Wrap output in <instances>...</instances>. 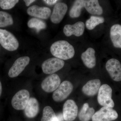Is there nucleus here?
<instances>
[{"label":"nucleus","mask_w":121,"mask_h":121,"mask_svg":"<svg viewBox=\"0 0 121 121\" xmlns=\"http://www.w3.org/2000/svg\"><path fill=\"white\" fill-rule=\"evenodd\" d=\"M112 90L107 84L102 85L99 88L97 97L98 102L100 105L113 108L114 103L112 99Z\"/></svg>","instance_id":"nucleus-3"},{"label":"nucleus","mask_w":121,"mask_h":121,"mask_svg":"<svg viewBox=\"0 0 121 121\" xmlns=\"http://www.w3.org/2000/svg\"><path fill=\"white\" fill-rule=\"evenodd\" d=\"M19 1L18 0H0V7L3 9H11Z\"/></svg>","instance_id":"nucleus-26"},{"label":"nucleus","mask_w":121,"mask_h":121,"mask_svg":"<svg viewBox=\"0 0 121 121\" xmlns=\"http://www.w3.org/2000/svg\"><path fill=\"white\" fill-rule=\"evenodd\" d=\"M41 121H59L52 108L50 106H47L44 108Z\"/></svg>","instance_id":"nucleus-22"},{"label":"nucleus","mask_w":121,"mask_h":121,"mask_svg":"<svg viewBox=\"0 0 121 121\" xmlns=\"http://www.w3.org/2000/svg\"><path fill=\"white\" fill-rule=\"evenodd\" d=\"M95 112L94 109L93 107H90L88 103H84L79 113V118L81 121H90Z\"/></svg>","instance_id":"nucleus-20"},{"label":"nucleus","mask_w":121,"mask_h":121,"mask_svg":"<svg viewBox=\"0 0 121 121\" xmlns=\"http://www.w3.org/2000/svg\"><path fill=\"white\" fill-rule=\"evenodd\" d=\"M64 65L65 62L63 60L55 57L45 60L42 64L41 67L44 73L52 74L62 69Z\"/></svg>","instance_id":"nucleus-7"},{"label":"nucleus","mask_w":121,"mask_h":121,"mask_svg":"<svg viewBox=\"0 0 121 121\" xmlns=\"http://www.w3.org/2000/svg\"><path fill=\"white\" fill-rule=\"evenodd\" d=\"M2 91V84H1V82L0 81V97L1 95Z\"/></svg>","instance_id":"nucleus-30"},{"label":"nucleus","mask_w":121,"mask_h":121,"mask_svg":"<svg viewBox=\"0 0 121 121\" xmlns=\"http://www.w3.org/2000/svg\"><path fill=\"white\" fill-rule=\"evenodd\" d=\"M84 7L89 13L92 15H101L103 13V9L98 0H84Z\"/></svg>","instance_id":"nucleus-19"},{"label":"nucleus","mask_w":121,"mask_h":121,"mask_svg":"<svg viewBox=\"0 0 121 121\" xmlns=\"http://www.w3.org/2000/svg\"><path fill=\"white\" fill-rule=\"evenodd\" d=\"M30 59L28 56L20 57L17 59L9 71V76L11 78L17 77L28 65Z\"/></svg>","instance_id":"nucleus-10"},{"label":"nucleus","mask_w":121,"mask_h":121,"mask_svg":"<svg viewBox=\"0 0 121 121\" xmlns=\"http://www.w3.org/2000/svg\"><path fill=\"white\" fill-rule=\"evenodd\" d=\"M105 21L104 17L91 16L86 22V28L89 30H93L99 24L104 23Z\"/></svg>","instance_id":"nucleus-24"},{"label":"nucleus","mask_w":121,"mask_h":121,"mask_svg":"<svg viewBox=\"0 0 121 121\" xmlns=\"http://www.w3.org/2000/svg\"><path fill=\"white\" fill-rule=\"evenodd\" d=\"M84 0H76L74 2L69 11V15L71 18H78L80 17L83 8L84 7Z\"/></svg>","instance_id":"nucleus-21"},{"label":"nucleus","mask_w":121,"mask_h":121,"mask_svg":"<svg viewBox=\"0 0 121 121\" xmlns=\"http://www.w3.org/2000/svg\"><path fill=\"white\" fill-rule=\"evenodd\" d=\"M67 10V5L65 3L60 2L56 4L51 16V22L54 24L60 23L66 15Z\"/></svg>","instance_id":"nucleus-13"},{"label":"nucleus","mask_w":121,"mask_h":121,"mask_svg":"<svg viewBox=\"0 0 121 121\" xmlns=\"http://www.w3.org/2000/svg\"><path fill=\"white\" fill-rule=\"evenodd\" d=\"M106 68L111 78L115 82L121 81V64L119 60L114 58L108 60Z\"/></svg>","instance_id":"nucleus-8"},{"label":"nucleus","mask_w":121,"mask_h":121,"mask_svg":"<svg viewBox=\"0 0 121 121\" xmlns=\"http://www.w3.org/2000/svg\"><path fill=\"white\" fill-rule=\"evenodd\" d=\"M13 17L6 12L0 11V27H4L13 24Z\"/></svg>","instance_id":"nucleus-25"},{"label":"nucleus","mask_w":121,"mask_h":121,"mask_svg":"<svg viewBox=\"0 0 121 121\" xmlns=\"http://www.w3.org/2000/svg\"><path fill=\"white\" fill-rule=\"evenodd\" d=\"M95 51L92 48H89L81 55V59L86 67L89 69L94 67L96 65Z\"/></svg>","instance_id":"nucleus-16"},{"label":"nucleus","mask_w":121,"mask_h":121,"mask_svg":"<svg viewBox=\"0 0 121 121\" xmlns=\"http://www.w3.org/2000/svg\"><path fill=\"white\" fill-rule=\"evenodd\" d=\"M57 117L59 121H63V119H64L63 117V114H59L57 116Z\"/></svg>","instance_id":"nucleus-29"},{"label":"nucleus","mask_w":121,"mask_h":121,"mask_svg":"<svg viewBox=\"0 0 121 121\" xmlns=\"http://www.w3.org/2000/svg\"><path fill=\"white\" fill-rule=\"evenodd\" d=\"M78 108L74 101L68 99L63 106V115L66 121H73L77 117Z\"/></svg>","instance_id":"nucleus-9"},{"label":"nucleus","mask_w":121,"mask_h":121,"mask_svg":"<svg viewBox=\"0 0 121 121\" xmlns=\"http://www.w3.org/2000/svg\"><path fill=\"white\" fill-rule=\"evenodd\" d=\"M35 1L36 0H24V1L25 2L26 6L27 7H28L31 4Z\"/></svg>","instance_id":"nucleus-28"},{"label":"nucleus","mask_w":121,"mask_h":121,"mask_svg":"<svg viewBox=\"0 0 121 121\" xmlns=\"http://www.w3.org/2000/svg\"><path fill=\"white\" fill-rule=\"evenodd\" d=\"M50 51L55 58L62 60H68L73 57L74 48L71 44L65 40H59L52 44Z\"/></svg>","instance_id":"nucleus-1"},{"label":"nucleus","mask_w":121,"mask_h":121,"mask_svg":"<svg viewBox=\"0 0 121 121\" xmlns=\"http://www.w3.org/2000/svg\"><path fill=\"white\" fill-rule=\"evenodd\" d=\"M44 2L46 3V4L49 5H53L55 4H56V2L58 1L57 0H43Z\"/></svg>","instance_id":"nucleus-27"},{"label":"nucleus","mask_w":121,"mask_h":121,"mask_svg":"<svg viewBox=\"0 0 121 121\" xmlns=\"http://www.w3.org/2000/svg\"><path fill=\"white\" fill-rule=\"evenodd\" d=\"M101 86V82L99 79L90 80L83 86L82 91L87 96H94L98 93Z\"/></svg>","instance_id":"nucleus-15"},{"label":"nucleus","mask_w":121,"mask_h":121,"mask_svg":"<svg viewBox=\"0 0 121 121\" xmlns=\"http://www.w3.org/2000/svg\"><path fill=\"white\" fill-rule=\"evenodd\" d=\"M27 25L29 27L35 29L37 32L42 29H45L47 27V25L44 21L36 18L30 19L28 22Z\"/></svg>","instance_id":"nucleus-23"},{"label":"nucleus","mask_w":121,"mask_h":121,"mask_svg":"<svg viewBox=\"0 0 121 121\" xmlns=\"http://www.w3.org/2000/svg\"><path fill=\"white\" fill-rule=\"evenodd\" d=\"M27 13L31 16L47 19L50 17L51 11L47 7H40L37 5L31 6L27 10Z\"/></svg>","instance_id":"nucleus-14"},{"label":"nucleus","mask_w":121,"mask_h":121,"mask_svg":"<svg viewBox=\"0 0 121 121\" xmlns=\"http://www.w3.org/2000/svg\"><path fill=\"white\" fill-rule=\"evenodd\" d=\"M39 110V102L35 98H31L24 109V113L29 118H33L38 114Z\"/></svg>","instance_id":"nucleus-17"},{"label":"nucleus","mask_w":121,"mask_h":121,"mask_svg":"<svg viewBox=\"0 0 121 121\" xmlns=\"http://www.w3.org/2000/svg\"><path fill=\"white\" fill-rule=\"evenodd\" d=\"M85 30V24L83 22L78 21L73 25L67 24L64 26L63 32L67 37L74 35L77 37L82 35Z\"/></svg>","instance_id":"nucleus-12"},{"label":"nucleus","mask_w":121,"mask_h":121,"mask_svg":"<svg viewBox=\"0 0 121 121\" xmlns=\"http://www.w3.org/2000/svg\"><path fill=\"white\" fill-rule=\"evenodd\" d=\"M118 114L113 108L103 107L95 113L92 118L93 121H112L117 118Z\"/></svg>","instance_id":"nucleus-6"},{"label":"nucleus","mask_w":121,"mask_h":121,"mask_svg":"<svg viewBox=\"0 0 121 121\" xmlns=\"http://www.w3.org/2000/svg\"><path fill=\"white\" fill-rule=\"evenodd\" d=\"M73 87L72 83L69 81L66 80L63 82L52 94L54 101L60 102L65 100L72 92Z\"/></svg>","instance_id":"nucleus-5"},{"label":"nucleus","mask_w":121,"mask_h":121,"mask_svg":"<svg viewBox=\"0 0 121 121\" xmlns=\"http://www.w3.org/2000/svg\"><path fill=\"white\" fill-rule=\"evenodd\" d=\"M30 95L28 91L25 89L21 90L13 96L11 104L15 109L23 110L28 103L30 99Z\"/></svg>","instance_id":"nucleus-4"},{"label":"nucleus","mask_w":121,"mask_h":121,"mask_svg":"<svg viewBox=\"0 0 121 121\" xmlns=\"http://www.w3.org/2000/svg\"><path fill=\"white\" fill-rule=\"evenodd\" d=\"M0 44L4 48L10 51L17 50L19 43L15 36L5 29H0Z\"/></svg>","instance_id":"nucleus-2"},{"label":"nucleus","mask_w":121,"mask_h":121,"mask_svg":"<svg viewBox=\"0 0 121 121\" xmlns=\"http://www.w3.org/2000/svg\"><path fill=\"white\" fill-rule=\"evenodd\" d=\"M60 79L56 74L50 75L47 77L41 84L42 89L45 92L51 93L55 91L60 84Z\"/></svg>","instance_id":"nucleus-11"},{"label":"nucleus","mask_w":121,"mask_h":121,"mask_svg":"<svg viewBox=\"0 0 121 121\" xmlns=\"http://www.w3.org/2000/svg\"><path fill=\"white\" fill-rule=\"evenodd\" d=\"M110 37L114 47L121 48V25H114L110 28Z\"/></svg>","instance_id":"nucleus-18"}]
</instances>
